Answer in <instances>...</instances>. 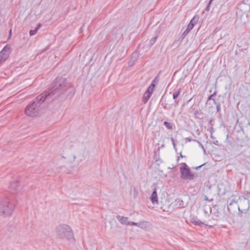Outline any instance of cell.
<instances>
[{
    "label": "cell",
    "instance_id": "obj_11",
    "mask_svg": "<svg viewBox=\"0 0 250 250\" xmlns=\"http://www.w3.org/2000/svg\"><path fill=\"white\" fill-rule=\"evenodd\" d=\"M164 124L168 129H172V126L171 123H168V122H165Z\"/></svg>",
    "mask_w": 250,
    "mask_h": 250
},
{
    "label": "cell",
    "instance_id": "obj_6",
    "mask_svg": "<svg viewBox=\"0 0 250 250\" xmlns=\"http://www.w3.org/2000/svg\"><path fill=\"white\" fill-rule=\"evenodd\" d=\"M11 52V46L9 45L4 46V48L0 52V65L8 60L10 56Z\"/></svg>",
    "mask_w": 250,
    "mask_h": 250
},
{
    "label": "cell",
    "instance_id": "obj_7",
    "mask_svg": "<svg viewBox=\"0 0 250 250\" xmlns=\"http://www.w3.org/2000/svg\"><path fill=\"white\" fill-rule=\"evenodd\" d=\"M199 19V17L198 16V15L194 16L193 18V19L191 20L189 24L188 25L186 30H185L184 32L182 34V38H184L191 31V30L193 29L194 26L197 24L198 22Z\"/></svg>",
    "mask_w": 250,
    "mask_h": 250
},
{
    "label": "cell",
    "instance_id": "obj_8",
    "mask_svg": "<svg viewBox=\"0 0 250 250\" xmlns=\"http://www.w3.org/2000/svg\"><path fill=\"white\" fill-rule=\"evenodd\" d=\"M180 172H181V177L183 179L191 180V179H193L194 177V175L193 174L192 171L190 170V169L187 166H182L180 169Z\"/></svg>",
    "mask_w": 250,
    "mask_h": 250
},
{
    "label": "cell",
    "instance_id": "obj_5",
    "mask_svg": "<svg viewBox=\"0 0 250 250\" xmlns=\"http://www.w3.org/2000/svg\"><path fill=\"white\" fill-rule=\"evenodd\" d=\"M158 78H159V76H157V77L155 78L154 81L150 84L148 89H147V90H146L145 93H144V95H143V97L142 98V102H143V103L146 104L149 101L150 97L153 95L154 90H155V88L156 86L157 85V83H158Z\"/></svg>",
    "mask_w": 250,
    "mask_h": 250
},
{
    "label": "cell",
    "instance_id": "obj_4",
    "mask_svg": "<svg viewBox=\"0 0 250 250\" xmlns=\"http://www.w3.org/2000/svg\"><path fill=\"white\" fill-rule=\"evenodd\" d=\"M117 219L120 222L122 225H126V226H135L137 227H139L142 229L146 230L148 227V223L146 222H142L140 223H135L133 222L129 221L128 218L127 217H124V216H117Z\"/></svg>",
    "mask_w": 250,
    "mask_h": 250
},
{
    "label": "cell",
    "instance_id": "obj_12",
    "mask_svg": "<svg viewBox=\"0 0 250 250\" xmlns=\"http://www.w3.org/2000/svg\"><path fill=\"white\" fill-rule=\"evenodd\" d=\"M213 0H210L209 1V3L207 7L206 10L208 11L209 10V8H210V6H211V3H212L213 2Z\"/></svg>",
    "mask_w": 250,
    "mask_h": 250
},
{
    "label": "cell",
    "instance_id": "obj_14",
    "mask_svg": "<svg viewBox=\"0 0 250 250\" xmlns=\"http://www.w3.org/2000/svg\"><path fill=\"white\" fill-rule=\"evenodd\" d=\"M179 91H177V92H176V93H175V94H174V95H173V96H174V98H177V96L178 95H179Z\"/></svg>",
    "mask_w": 250,
    "mask_h": 250
},
{
    "label": "cell",
    "instance_id": "obj_10",
    "mask_svg": "<svg viewBox=\"0 0 250 250\" xmlns=\"http://www.w3.org/2000/svg\"><path fill=\"white\" fill-rule=\"evenodd\" d=\"M41 24H39L37 25L36 28H35V30H31L30 31V36H33V35H35V34H36L38 30H39L40 28L41 27Z\"/></svg>",
    "mask_w": 250,
    "mask_h": 250
},
{
    "label": "cell",
    "instance_id": "obj_9",
    "mask_svg": "<svg viewBox=\"0 0 250 250\" xmlns=\"http://www.w3.org/2000/svg\"><path fill=\"white\" fill-rule=\"evenodd\" d=\"M150 200H151V202L154 204H157L158 203V196H157V193L155 191H154L153 193L151 194Z\"/></svg>",
    "mask_w": 250,
    "mask_h": 250
},
{
    "label": "cell",
    "instance_id": "obj_3",
    "mask_svg": "<svg viewBox=\"0 0 250 250\" xmlns=\"http://www.w3.org/2000/svg\"><path fill=\"white\" fill-rule=\"evenodd\" d=\"M56 233L59 237L68 241L74 242L73 232L71 227L66 224H61L56 228Z\"/></svg>",
    "mask_w": 250,
    "mask_h": 250
},
{
    "label": "cell",
    "instance_id": "obj_13",
    "mask_svg": "<svg viewBox=\"0 0 250 250\" xmlns=\"http://www.w3.org/2000/svg\"><path fill=\"white\" fill-rule=\"evenodd\" d=\"M11 35H12V30H10V31H9V33L8 37V40H9L11 38Z\"/></svg>",
    "mask_w": 250,
    "mask_h": 250
},
{
    "label": "cell",
    "instance_id": "obj_2",
    "mask_svg": "<svg viewBox=\"0 0 250 250\" xmlns=\"http://www.w3.org/2000/svg\"><path fill=\"white\" fill-rule=\"evenodd\" d=\"M17 204L16 198L12 193L4 194L0 199V214L4 217L11 216Z\"/></svg>",
    "mask_w": 250,
    "mask_h": 250
},
{
    "label": "cell",
    "instance_id": "obj_1",
    "mask_svg": "<svg viewBox=\"0 0 250 250\" xmlns=\"http://www.w3.org/2000/svg\"><path fill=\"white\" fill-rule=\"evenodd\" d=\"M65 83V80H55L52 86L39 95L34 100L30 102L24 110V113L27 117L31 118L36 117L39 114L42 106L45 103L47 99L55 95L56 91L61 90Z\"/></svg>",
    "mask_w": 250,
    "mask_h": 250
}]
</instances>
